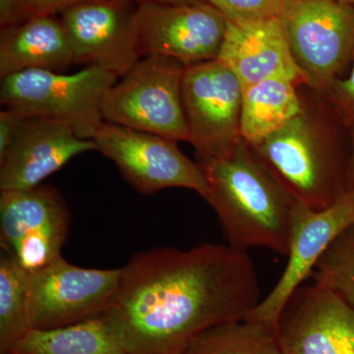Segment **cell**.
<instances>
[{
    "instance_id": "cell-1",
    "label": "cell",
    "mask_w": 354,
    "mask_h": 354,
    "mask_svg": "<svg viewBox=\"0 0 354 354\" xmlns=\"http://www.w3.org/2000/svg\"><path fill=\"white\" fill-rule=\"evenodd\" d=\"M247 252L223 244L135 254L100 315L128 354H184L205 330L245 318L261 301Z\"/></svg>"
},
{
    "instance_id": "cell-2",
    "label": "cell",
    "mask_w": 354,
    "mask_h": 354,
    "mask_svg": "<svg viewBox=\"0 0 354 354\" xmlns=\"http://www.w3.org/2000/svg\"><path fill=\"white\" fill-rule=\"evenodd\" d=\"M206 201L215 209L228 245L247 252L262 247L288 255L297 200L243 139L227 155L199 162Z\"/></svg>"
},
{
    "instance_id": "cell-3",
    "label": "cell",
    "mask_w": 354,
    "mask_h": 354,
    "mask_svg": "<svg viewBox=\"0 0 354 354\" xmlns=\"http://www.w3.org/2000/svg\"><path fill=\"white\" fill-rule=\"evenodd\" d=\"M339 120L306 106L285 127L250 145L266 167L298 203L328 208L346 193L349 143Z\"/></svg>"
},
{
    "instance_id": "cell-4",
    "label": "cell",
    "mask_w": 354,
    "mask_h": 354,
    "mask_svg": "<svg viewBox=\"0 0 354 354\" xmlns=\"http://www.w3.org/2000/svg\"><path fill=\"white\" fill-rule=\"evenodd\" d=\"M120 77L97 66L73 74L30 69L1 78L0 101L4 108L27 118L64 122L80 138L93 140L104 121L102 104Z\"/></svg>"
},
{
    "instance_id": "cell-5",
    "label": "cell",
    "mask_w": 354,
    "mask_h": 354,
    "mask_svg": "<svg viewBox=\"0 0 354 354\" xmlns=\"http://www.w3.org/2000/svg\"><path fill=\"white\" fill-rule=\"evenodd\" d=\"M186 66L162 55H148L121 77L104 97L106 122L190 142L183 84Z\"/></svg>"
},
{
    "instance_id": "cell-6",
    "label": "cell",
    "mask_w": 354,
    "mask_h": 354,
    "mask_svg": "<svg viewBox=\"0 0 354 354\" xmlns=\"http://www.w3.org/2000/svg\"><path fill=\"white\" fill-rule=\"evenodd\" d=\"M308 86L325 94L354 53V6L337 0H283L278 15Z\"/></svg>"
},
{
    "instance_id": "cell-7",
    "label": "cell",
    "mask_w": 354,
    "mask_h": 354,
    "mask_svg": "<svg viewBox=\"0 0 354 354\" xmlns=\"http://www.w3.org/2000/svg\"><path fill=\"white\" fill-rule=\"evenodd\" d=\"M93 140L95 151L113 162L142 194L185 188L205 200L208 196V181L201 165L186 157L176 142L109 122L102 124Z\"/></svg>"
},
{
    "instance_id": "cell-8",
    "label": "cell",
    "mask_w": 354,
    "mask_h": 354,
    "mask_svg": "<svg viewBox=\"0 0 354 354\" xmlns=\"http://www.w3.org/2000/svg\"><path fill=\"white\" fill-rule=\"evenodd\" d=\"M69 220L66 203L53 186L1 191V250L29 274L38 272L62 257Z\"/></svg>"
},
{
    "instance_id": "cell-9",
    "label": "cell",
    "mask_w": 354,
    "mask_h": 354,
    "mask_svg": "<svg viewBox=\"0 0 354 354\" xmlns=\"http://www.w3.org/2000/svg\"><path fill=\"white\" fill-rule=\"evenodd\" d=\"M183 94L200 162L227 155L242 139L241 81L220 60H209L186 67Z\"/></svg>"
},
{
    "instance_id": "cell-10",
    "label": "cell",
    "mask_w": 354,
    "mask_h": 354,
    "mask_svg": "<svg viewBox=\"0 0 354 354\" xmlns=\"http://www.w3.org/2000/svg\"><path fill=\"white\" fill-rule=\"evenodd\" d=\"M120 269H87L64 257L30 274L32 330L67 327L102 315L120 285Z\"/></svg>"
},
{
    "instance_id": "cell-11",
    "label": "cell",
    "mask_w": 354,
    "mask_h": 354,
    "mask_svg": "<svg viewBox=\"0 0 354 354\" xmlns=\"http://www.w3.org/2000/svg\"><path fill=\"white\" fill-rule=\"evenodd\" d=\"M139 53L162 55L184 66L216 59L227 32V21L209 2L136 4Z\"/></svg>"
},
{
    "instance_id": "cell-12",
    "label": "cell",
    "mask_w": 354,
    "mask_h": 354,
    "mask_svg": "<svg viewBox=\"0 0 354 354\" xmlns=\"http://www.w3.org/2000/svg\"><path fill=\"white\" fill-rule=\"evenodd\" d=\"M354 223V185L328 208L297 203L293 209L288 264L277 285L247 314L246 320L277 327L286 302L315 269L332 242Z\"/></svg>"
},
{
    "instance_id": "cell-13",
    "label": "cell",
    "mask_w": 354,
    "mask_h": 354,
    "mask_svg": "<svg viewBox=\"0 0 354 354\" xmlns=\"http://www.w3.org/2000/svg\"><path fill=\"white\" fill-rule=\"evenodd\" d=\"M75 64L121 78L141 59L132 0H86L60 14Z\"/></svg>"
},
{
    "instance_id": "cell-14",
    "label": "cell",
    "mask_w": 354,
    "mask_h": 354,
    "mask_svg": "<svg viewBox=\"0 0 354 354\" xmlns=\"http://www.w3.org/2000/svg\"><path fill=\"white\" fill-rule=\"evenodd\" d=\"M277 329L286 354H354V309L314 283L291 295Z\"/></svg>"
},
{
    "instance_id": "cell-15",
    "label": "cell",
    "mask_w": 354,
    "mask_h": 354,
    "mask_svg": "<svg viewBox=\"0 0 354 354\" xmlns=\"http://www.w3.org/2000/svg\"><path fill=\"white\" fill-rule=\"evenodd\" d=\"M97 150L94 140L80 138L68 125L44 118H29L0 160V191L41 185L72 158Z\"/></svg>"
},
{
    "instance_id": "cell-16",
    "label": "cell",
    "mask_w": 354,
    "mask_h": 354,
    "mask_svg": "<svg viewBox=\"0 0 354 354\" xmlns=\"http://www.w3.org/2000/svg\"><path fill=\"white\" fill-rule=\"evenodd\" d=\"M216 59L234 72L244 88L272 78L285 76L299 85L308 80L295 62L279 17L228 22L227 32Z\"/></svg>"
},
{
    "instance_id": "cell-17",
    "label": "cell",
    "mask_w": 354,
    "mask_h": 354,
    "mask_svg": "<svg viewBox=\"0 0 354 354\" xmlns=\"http://www.w3.org/2000/svg\"><path fill=\"white\" fill-rule=\"evenodd\" d=\"M75 64L59 19L37 15L0 32V77L30 69L60 72Z\"/></svg>"
},
{
    "instance_id": "cell-18",
    "label": "cell",
    "mask_w": 354,
    "mask_h": 354,
    "mask_svg": "<svg viewBox=\"0 0 354 354\" xmlns=\"http://www.w3.org/2000/svg\"><path fill=\"white\" fill-rule=\"evenodd\" d=\"M298 86L293 79L278 76L244 88L241 134L246 143L253 145L278 131L302 111Z\"/></svg>"
},
{
    "instance_id": "cell-19",
    "label": "cell",
    "mask_w": 354,
    "mask_h": 354,
    "mask_svg": "<svg viewBox=\"0 0 354 354\" xmlns=\"http://www.w3.org/2000/svg\"><path fill=\"white\" fill-rule=\"evenodd\" d=\"M16 354H128L101 317L53 330H32Z\"/></svg>"
},
{
    "instance_id": "cell-20",
    "label": "cell",
    "mask_w": 354,
    "mask_h": 354,
    "mask_svg": "<svg viewBox=\"0 0 354 354\" xmlns=\"http://www.w3.org/2000/svg\"><path fill=\"white\" fill-rule=\"evenodd\" d=\"M30 274L10 254H0V354L12 353L31 332Z\"/></svg>"
},
{
    "instance_id": "cell-21",
    "label": "cell",
    "mask_w": 354,
    "mask_h": 354,
    "mask_svg": "<svg viewBox=\"0 0 354 354\" xmlns=\"http://www.w3.org/2000/svg\"><path fill=\"white\" fill-rule=\"evenodd\" d=\"M184 354H286L278 329L242 320L223 324L198 335Z\"/></svg>"
},
{
    "instance_id": "cell-22",
    "label": "cell",
    "mask_w": 354,
    "mask_h": 354,
    "mask_svg": "<svg viewBox=\"0 0 354 354\" xmlns=\"http://www.w3.org/2000/svg\"><path fill=\"white\" fill-rule=\"evenodd\" d=\"M311 277L354 309V223L328 247Z\"/></svg>"
},
{
    "instance_id": "cell-23",
    "label": "cell",
    "mask_w": 354,
    "mask_h": 354,
    "mask_svg": "<svg viewBox=\"0 0 354 354\" xmlns=\"http://www.w3.org/2000/svg\"><path fill=\"white\" fill-rule=\"evenodd\" d=\"M228 22L242 23L278 17L283 0H209Z\"/></svg>"
},
{
    "instance_id": "cell-24",
    "label": "cell",
    "mask_w": 354,
    "mask_h": 354,
    "mask_svg": "<svg viewBox=\"0 0 354 354\" xmlns=\"http://www.w3.org/2000/svg\"><path fill=\"white\" fill-rule=\"evenodd\" d=\"M332 113L346 129H354V53L353 68L346 79H337L325 93Z\"/></svg>"
},
{
    "instance_id": "cell-25",
    "label": "cell",
    "mask_w": 354,
    "mask_h": 354,
    "mask_svg": "<svg viewBox=\"0 0 354 354\" xmlns=\"http://www.w3.org/2000/svg\"><path fill=\"white\" fill-rule=\"evenodd\" d=\"M27 118L16 109L4 108L0 111V160L13 145Z\"/></svg>"
},
{
    "instance_id": "cell-26",
    "label": "cell",
    "mask_w": 354,
    "mask_h": 354,
    "mask_svg": "<svg viewBox=\"0 0 354 354\" xmlns=\"http://www.w3.org/2000/svg\"><path fill=\"white\" fill-rule=\"evenodd\" d=\"M37 16L27 0H0V26L13 27Z\"/></svg>"
},
{
    "instance_id": "cell-27",
    "label": "cell",
    "mask_w": 354,
    "mask_h": 354,
    "mask_svg": "<svg viewBox=\"0 0 354 354\" xmlns=\"http://www.w3.org/2000/svg\"><path fill=\"white\" fill-rule=\"evenodd\" d=\"M86 0H27L37 15H51L62 14L69 7L75 6Z\"/></svg>"
},
{
    "instance_id": "cell-28",
    "label": "cell",
    "mask_w": 354,
    "mask_h": 354,
    "mask_svg": "<svg viewBox=\"0 0 354 354\" xmlns=\"http://www.w3.org/2000/svg\"><path fill=\"white\" fill-rule=\"evenodd\" d=\"M348 184L354 185V129L349 130Z\"/></svg>"
},
{
    "instance_id": "cell-29",
    "label": "cell",
    "mask_w": 354,
    "mask_h": 354,
    "mask_svg": "<svg viewBox=\"0 0 354 354\" xmlns=\"http://www.w3.org/2000/svg\"><path fill=\"white\" fill-rule=\"evenodd\" d=\"M133 2L136 3H143V2H157V3L165 4H192V3H202V2H209V0H132Z\"/></svg>"
},
{
    "instance_id": "cell-30",
    "label": "cell",
    "mask_w": 354,
    "mask_h": 354,
    "mask_svg": "<svg viewBox=\"0 0 354 354\" xmlns=\"http://www.w3.org/2000/svg\"><path fill=\"white\" fill-rule=\"evenodd\" d=\"M337 1L342 2V3L348 4V6H354V0H337Z\"/></svg>"
},
{
    "instance_id": "cell-31",
    "label": "cell",
    "mask_w": 354,
    "mask_h": 354,
    "mask_svg": "<svg viewBox=\"0 0 354 354\" xmlns=\"http://www.w3.org/2000/svg\"><path fill=\"white\" fill-rule=\"evenodd\" d=\"M9 354H16V353H9Z\"/></svg>"
}]
</instances>
